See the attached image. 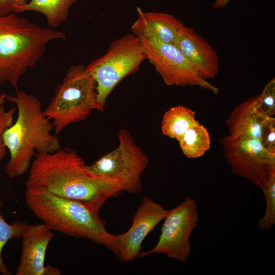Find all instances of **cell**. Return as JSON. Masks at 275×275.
I'll return each instance as SVG.
<instances>
[{
	"label": "cell",
	"mask_w": 275,
	"mask_h": 275,
	"mask_svg": "<svg viewBox=\"0 0 275 275\" xmlns=\"http://www.w3.org/2000/svg\"><path fill=\"white\" fill-rule=\"evenodd\" d=\"M84 159L71 149L36 153L25 184L79 202L99 213L109 198L123 191L118 183L91 173Z\"/></svg>",
	"instance_id": "1"
},
{
	"label": "cell",
	"mask_w": 275,
	"mask_h": 275,
	"mask_svg": "<svg viewBox=\"0 0 275 275\" xmlns=\"http://www.w3.org/2000/svg\"><path fill=\"white\" fill-rule=\"evenodd\" d=\"M6 100L17 109L15 120L3 135L10 154L5 171L13 179L29 170L36 153H52L61 148V145L59 138L52 134V123L37 97L17 89L14 95L7 94Z\"/></svg>",
	"instance_id": "2"
},
{
	"label": "cell",
	"mask_w": 275,
	"mask_h": 275,
	"mask_svg": "<svg viewBox=\"0 0 275 275\" xmlns=\"http://www.w3.org/2000/svg\"><path fill=\"white\" fill-rule=\"evenodd\" d=\"M25 200L29 209L52 231L82 238L117 254V235L109 233L99 213L77 201L62 198L25 184Z\"/></svg>",
	"instance_id": "3"
},
{
	"label": "cell",
	"mask_w": 275,
	"mask_h": 275,
	"mask_svg": "<svg viewBox=\"0 0 275 275\" xmlns=\"http://www.w3.org/2000/svg\"><path fill=\"white\" fill-rule=\"evenodd\" d=\"M65 38L63 32L41 27L17 13L0 16V83L18 89L20 78L42 59L47 44Z\"/></svg>",
	"instance_id": "4"
},
{
	"label": "cell",
	"mask_w": 275,
	"mask_h": 275,
	"mask_svg": "<svg viewBox=\"0 0 275 275\" xmlns=\"http://www.w3.org/2000/svg\"><path fill=\"white\" fill-rule=\"evenodd\" d=\"M93 110L103 111L97 100L95 81L86 66L72 65L56 86L44 113L57 135L70 124L87 119Z\"/></svg>",
	"instance_id": "5"
},
{
	"label": "cell",
	"mask_w": 275,
	"mask_h": 275,
	"mask_svg": "<svg viewBox=\"0 0 275 275\" xmlns=\"http://www.w3.org/2000/svg\"><path fill=\"white\" fill-rule=\"evenodd\" d=\"M146 59L140 38L127 34L113 41L103 55L86 66L95 81L97 100L103 111L107 98L116 86L138 70Z\"/></svg>",
	"instance_id": "6"
},
{
	"label": "cell",
	"mask_w": 275,
	"mask_h": 275,
	"mask_svg": "<svg viewBox=\"0 0 275 275\" xmlns=\"http://www.w3.org/2000/svg\"><path fill=\"white\" fill-rule=\"evenodd\" d=\"M118 138V147L93 164L87 165V169L96 176L117 182L123 191L140 193L141 177L149 158L127 130L121 129Z\"/></svg>",
	"instance_id": "7"
},
{
	"label": "cell",
	"mask_w": 275,
	"mask_h": 275,
	"mask_svg": "<svg viewBox=\"0 0 275 275\" xmlns=\"http://www.w3.org/2000/svg\"><path fill=\"white\" fill-rule=\"evenodd\" d=\"M163 219L155 246L148 251L141 252L139 257L162 254L169 258L186 262L191 252L190 236L199 221L196 201L186 197L180 204L169 210Z\"/></svg>",
	"instance_id": "8"
},
{
	"label": "cell",
	"mask_w": 275,
	"mask_h": 275,
	"mask_svg": "<svg viewBox=\"0 0 275 275\" xmlns=\"http://www.w3.org/2000/svg\"><path fill=\"white\" fill-rule=\"evenodd\" d=\"M221 143L226 160L236 175L262 188L275 175V155L267 151L259 140L229 134Z\"/></svg>",
	"instance_id": "9"
},
{
	"label": "cell",
	"mask_w": 275,
	"mask_h": 275,
	"mask_svg": "<svg viewBox=\"0 0 275 275\" xmlns=\"http://www.w3.org/2000/svg\"><path fill=\"white\" fill-rule=\"evenodd\" d=\"M146 59L153 66L164 83L169 86H198L217 94L218 89L201 78L175 45L139 37Z\"/></svg>",
	"instance_id": "10"
},
{
	"label": "cell",
	"mask_w": 275,
	"mask_h": 275,
	"mask_svg": "<svg viewBox=\"0 0 275 275\" xmlns=\"http://www.w3.org/2000/svg\"><path fill=\"white\" fill-rule=\"evenodd\" d=\"M169 210L148 197H144L126 232L117 235L116 255L123 262H131L139 256L143 241L167 215Z\"/></svg>",
	"instance_id": "11"
},
{
	"label": "cell",
	"mask_w": 275,
	"mask_h": 275,
	"mask_svg": "<svg viewBox=\"0 0 275 275\" xmlns=\"http://www.w3.org/2000/svg\"><path fill=\"white\" fill-rule=\"evenodd\" d=\"M54 233L44 223L29 225L22 238L21 253L16 275H60V270L45 266L49 243Z\"/></svg>",
	"instance_id": "12"
},
{
	"label": "cell",
	"mask_w": 275,
	"mask_h": 275,
	"mask_svg": "<svg viewBox=\"0 0 275 275\" xmlns=\"http://www.w3.org/2000/svg\"><path fill=\"white\" fill-rule=\"evenodd\" d=\"M175 46L201 78L207 80L217 75L219 62L216 52L205 39L183 22L179 29Z\"/></svg>",
	"instance_id": "13"
},
{
	"label": "cell",
	"mask_w": 275,
	"mask_h": 275,
	"mask_svg": "<svg viewBox=\"0 0 275 275\" xmlns=\"http://www.w3.org/2000/svg\"><path fill=\"white\" fill-rule=\"evenodd\" d=\"M137 13L138 18L131 26L133 34L139 37L154 39L176 45L182 21L171 14L145 12L138 7Z\"/></svg>",
	"instance_id": "14"
},
{
	"label": "cell",
	"mask_w": 275,
	"mask_h": 275,
	"mask_svg": "<svg viewBox=\"0 0 275 275\" xmlns=\"http://www.w3.org/2000/svg\"><path fill=\"white\" fill-rule=\"evenodd\" d=\"M269 117L258 108V95L236 106L226 121L230 135L260 140L262 126Z\"/></svg>",
	"instance_id": "15"
},
{
	"label": "cell",
	"mask_w": 275,
	"mask_h": 275,
	"mask_svg": "<svg viewBox=\"0 0 275 275\" xmlns=\"http://www.w3.org/2000/svg\"><path fill=\"white\" fill-rule=\"evenodd\" d=\"M77 0H30L20 7L17 14L35 11L43 15L49 27L55 28L68 18L70 8Z\"/></svg>",
	"instance_id": "16"
},
{
	"label": "cell",
	"mask_w": 275,
	"mask_h": 275,
	"mask_svg": "<svg viewBox=\"0 0 275 275\" xmlns=\"http://www.w3.org/2000/svg\"><path fill=\"white\" fill-rule=\"evenodd\" d=\"M198 122L194 111L183 105H178L164 113L161 130L163 134L178 141L190 126Z\"/></svg>",
	"instance_id": "17"
},
{
	"label": "cell",
	"mask_w": 275,
	"mask_h": 275,
	"mask_svg": "<svg viewBox=\"0 0 275 275\" xmlns=\"http://www.w3.org/2000/svg\"><path fill=\"white\" fill-rule=\"evenodd\" d=\"M178 141L183 154L189 158L203 156L211 142L207 129L199 122L190 126Z\"/></svg>",
	"instance_id": "18"
},
{
	"label": "cell",
	"mask_w": 275,
	"mask_h": 275,
	"mask_svg": "<svg viewBox=\"0 0 275 275\" xmlns=\"http://www.w3.org/2000/svg\"><path fill=\"white\" fill-rule=\"evenodd\" d=\"M2 201L0 197V209ZM29 224L25 222L17 221L11 224L8 223L0 211V274L11 275L7 266L2 258V251L7 243L11 240L21 238L23 232Z\"/></svg>",
	"instance_id": "19"
},
{
	"label": "cell",
	"mask_w": 275,
	"mask_h": 275,
	"mask_svg": "<svg viewBox=\"0 0 275 275\" xmlns=\"http://www.w3.org/2000/svg\"><path fill=\"white\" fill-rule=\"evenodd\" d=\"M261 189L266 200V210L264 216L257 220V226L261 231H268L275 224V175Z\"/></svg>",
	"instance_id": "20"
},
{
	"label": "cell",
	"mask_w": 275,
	"mask_h": 275,
	"mask_svg": "<svg viewBox=\"0 0 275 275\" xmlns=\"http://www.w3.org/2000/svg\"><path fill=\"white\" fill-rule=\"evenodd\" d=\"M258 108L264 115L273 117L275 114V79H270L262 93L258 95Z\"/></svg>",
	"instance_id": "21"
},
{
	"label": "cell",
	"mask_w": 275,
	"mask_h": 275,
	"mask_svg": "<svg viewBox=\"0 0 275 275\" xmlns=\"http://www.w3.org/2000/svg\"><path fill=\"white\" fill-rule=\"evenodd\" d=\"M262 147L275 155V118L269 117L264 122L259 140Z\"/></svg>",
	"instance_id": "22"
},
{
	"label": "cell",
	"mask_w": 275,
	"mask_h": 275,
	"mask_svg": "<svg viewBox=\"0 0 275 275\" xmlns=\"http://www.w3.org/2000/svg\"><path fill=\"white\" fill-rule=\"evenodd\" d=\"M15 112V108L6 109L4 105L0 107V163L7 150L4 144L3 135L5 130L13 124Z\"/></svg>",
	"instance_id": "23"
},
{
	"label": "cell",
	"mask_w": 275,
	"mask_h": 275,
	"mask_svg": "<svg viewBox=\"0 0 275 275\" xmlns=\"http://www.w3.org/2000/svg\"><path fill=\"white\" fill-rule=\"evenodd\" d=\"M28 2L29 0H0V16L17 13V10Z\"/></svg>",
	"instance_id": "24"
},
{
	"label": "cell",
	"mask_w": 275,
	"mask_h": 275,
	"mask_svg": "<svg viewBox=\"0 0 275 275\" xmlns=\"http://www.w3.org/2000/svg\"><path fill=\"white\" fill-rule=\"evenodd\" d=\"M231 0H216L213 4V8L215 9L224 8Z\"/></svg>",
	"instance_id": "25"
},
{
	"label": "cell",
	"mask_w": 275,
	"mask_h": 275,
	"mask_svg": "<svg viewBox=\"0 0 275 275\" xmlns=\"http://www.w3.org/2000/svg\"><path fill=\"white\" fill-rule=\"evenodd\" d=\"M7 94L5 93L0 94V107L4 105L6 101Z\"/></svg>",
	"instance_id": "26"
}]
</instances>
